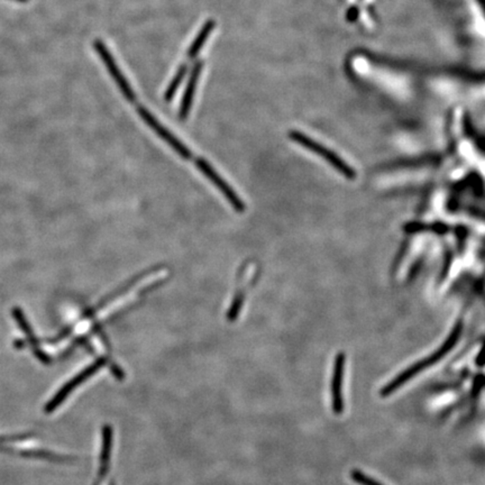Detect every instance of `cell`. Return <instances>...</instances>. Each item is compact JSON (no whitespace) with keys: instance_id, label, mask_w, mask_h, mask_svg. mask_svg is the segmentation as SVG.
Segmentation results:
<instances>
[{"instance_id":"1","label":"cell","mask_w":485,"mask_h":485,"mask_svg":"<svg viewBox=\"0 0 485 485\" xmlns=\"http://www.w3.org/2000/svg\"><path fill=\"white\" fill-rule=\"evenodd\" d=\"M462 323H457L456 326L454 327V330H451V335L447 337V339H446L445 343L442 345V347H440L434 354L430 355L428 358L419 360L417 363H414V365L405 370L402 373H400L397 377H395L389 384H386L384 389L381 390V397H389L393 392L397 391L398 389H400L403 384H407L409 380H412V377L419 374L420 372H423V370L427 369L429 366L434 365V364L440 362L442 358H445L446 355L449 354L451 349H454L457 342L460 339L461 335H462Z\"/></svg>"},{"instance_id":"2","label":"cell","mask_w":485,"mask_h":485,"mask_svg":"<svg viewBox=\"0 0 485 485\" xmlns=\"http://www.w3.org/2000/svg\"><path fill=\"white\" fill-rule=\"evenodd\" d=\"M289 136L295 143H299L304 148H308L314 153L323 157V160H326L332 167H334L339 174H343L347 179L353 180L356 176V172H355L354 169L352 167H349L346 162L341 159L339 156L336 155L332 150H328V148H325V146L316 142L310 137L306 136L304 134L300 133V132L293 131L290 132Z\"/></svg>"},{"instance_id":"3","label":"cell","mask_w":485,"mask_h":485,"mask_svg":"<svg viewBox=\"0 0 485 485\" xmlns=\"http://www.w3.org/2000/svg\"><path fill=\"white\" fill-rule=\"evenodd\" d=\"M94 48L97 54L99 55L100 59H101L104 66L107 69L108 73L111 74V77L113 78L115 83L118 85L122 96L125 97V99L129 102L136 101V92L132 88L131 83H128L127 78L122 73L120 66L115 61L111 50L106 46L105 43L102 42L101 40H94Z\"/></svg>"},{"instance_id":"4","label":"cell","mask_w":485,"mask_h":485,"mask_svg":"<svg viewBox=\"0 0 485 485\" xmlns=\"http://www.w3.org/2000/svg\"><path fill=\"white\" fill-rule=\"evenodd\" d=\"M139 116L144 120L148 126H150L154 132H155L164 142L168 143L171 148L176 150V153L179 154L183 159H190L191 150L185 146L183 143L180 141L174 133H171L168 128L162 125L159 120H156L154 115L150 114V111L143 106H139L137 108Z\"/></svg>"},{"instance_id":"5","label":"cell","mask_w":485,"mask_h":485,"mask_svg":"<svg viewBox=\"0 0 485 485\" xmlns=\"http://www.w3.org/2000/svg\"><path fill=\"white\" fill-rule=\"evenodd\" d=\"M196 165L197 168L202 171V174H204L206 178H208L210 182H211L213 185H216L217 189L224 195L225 198L227 199L228 202L233 206L236 211H239V213L245 211L244 202H241V199L239 198V195L234 191L233 188L230 187L227 182L225 181L222 176H219V174L211 168V165H210L207 161H204V159H198L196 161Z\"/></svg>"},{"instance_id":"6","label":"cell","mask_w":485,"mask_h":485,"mask_svg":"<svg viewBox=\"0 0 485 485\" xmlns=\"http://www.w3.org/2000/svg\"><path fill=\"white\" fill-rule=\"evenodd\" d=\"M345 360H346V358H345L344 353L337 354L335 364H334V372H332V412H335L337 416L344 412L343 381Z\"/></svg>"},{"instance_id":"7","label":"cell","mask_w":485,"mask_h":485,"mask_svg":"<svg viewBox=\"0 0 485 485\" xmlns=\"http://www.w3.org/2000/svg\"><path fill=\"white\" fill-rule=\"evenodd\" d=\"M202 68H204V61H197L191 69L187 85H185V92L182 96L181 105L179 109V118L185 120L190 114L191 107H192L193 99L196 94V89L198 87L199 79L202 76Z\"/></svg>"},{"instance_id":"8","label":"cell","mask_w":485,"mask_h":485,"mask_svg":"<svg viewBox=\"0 0 485 485\" xmlns=\"http://www.w3.org/2000/svg\"><path fill=\"white\" fill-rule=\"evenodd\" d=\"M216 27V22L213 20H209L202 25V29L199 31L195 40L191 43L190 48H188L187 57L189 60H192L195 57H198L199 52L202 51L204 48V43L209 38L210 34L213 33Z\"/></svg>"},{"instance_id":"9","label":"cell","mask_w":485,"mask_h":485,"mask_svg":"<svg viewBox=\"0 0 485 485\" xmlns=\"http://www.w3.org/2000/svg\"><path fill=\"white\" fill-rule=\"evenodd\" d=\"M188 72V64L185 62L182 63L181 66L176 70L174 77L171 80V83H169L168 88L165 90L164 99L167 101H170L174 98V94H176V91L179 89L180 85H181L182 81L185 80V76H187Z\"/></svg>"},{"instance_id":"10","label":"cell","mask_w":485,"mask_h":485,"mask_svg":"<svg viewBox=\"0 0 485 485\" xmlns=\"http://www.w3.org/2000/svg\"><path fill=\"white\" fill-rule=\"evenodd\" d=\"M351 477H352L353 481H355V482L360 485H382L380 482H377L374 479L367 477L366 474H364L363 472L358 471V470L352 471Z\"/></svg>"},{"instance_id":"11","label":"cell","mask_w":485,"mask_h":485,"mask_svg":"<svg viewBox=\"0 0 485 485\" xmlns=\"http://www.w3.org/2000/svg\"><path fill=\"white\" fill-rule=\"evenodd\" d=\"M483 384H484L483 377H477V380L474 382L473 390H472V395H473L474 398L477 397V393H479V390L483 386Z\"/></svg>"},{"instance_id":"12","label":"cell","mask_w":485,"mask_h":485,"mask_svg":"<svg viewBox=\"0 0 485 485\" xmlns=\"http://www.w3.org/2000/svg\"><path fill=\"white\" fill-rule=\"evenodd\" d=\"M477 363L479 364V366L484 365L485 364V345L482 351H481V353H479V356H477Z\"/></svg>"},{"instance_id":"13","label":"cell","mask_w":485,"mask_h":485,"mask_svg":"<svg viewBox=\"0 0 485 485\" xmlns=\"http://www.w3.org/2000/svg\"><path fill=\"white\" fill-rule=\"evenodd\" d=\"M14 1H17V3H27L29 0H14Z\"/></svg>"}]
</instances>
